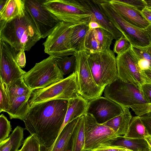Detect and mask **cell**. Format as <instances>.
I'll list each match as a JSON object with an SVG mask.
<instances>
[{
	"mask_svg": "<svg viewBox=\"0 0 151 151\" xmlns=\"http://www.w3.org/2000/svg\"><path fill=\"white\" fill-rule=\"evenodd\" d=\"M68 100H53L30 107L23 121L25 129L34 135L42 150L50 148L57 139L64 122Z\"/></svg>",
	"mask_w": 151,
	"mask_h": 151,
	"instance_id": "1",
	"label": "cell"
},
{
	"mask_svg": "<svg viewBox=\"0 0 151 151\" xmlns=\"http://www.w3.org/2000/svg\"><path fill=\"white\" fill-rule=\"evenodd\" d=\"M0 39L18 52L22 50H29L42 38L26 10L22 17L7 21H0Z\"/></svg>",
	"mask_w": 151,
	"mask_h": 151,
	"instance_id": "2",
	"label": "cell"
},
{
	"mask_svg": "<svg viewBox=\"0 0 151 151\" xmlns=\"http://www.w3.org/2000/svg\"><path fill=\"white\" fill-rule=\"evenodd\" d=\"M43 5L61 21L79 24L90 21L91 14L84 0H45Z\"/></svg>",
	"mask_w": 151,
	"mask_h": 151,
	"instance_id": "3",
	"label": "cell"
},
{
	"mask_svg": "<svg viewBox=\"0 0 151 151\" xmlns=\"http://www.w3.org/2000/svg\"><path fill=\"white\" fill-rule=\"evenodd\" d=\"M57 59L49 56L36 63L22 78L25 83L32 91L44 88L64 79L58 67Z\"/></svg>",
	"mask_w": 151,
	"mask_h": 151,
	"instance_id": "4",
	"label": "cell"
},
{
	"mask_svg": "<svg viewBox=\"0 0 151 151\" xmlns=\"http://www.w3.org/2000/svg\"><path fill=\"white\" fill-rule=\"evenodd\" d=\"M88 53V62L94 80L101 87L118 78L116 57L110 49L96 53Z\"/></svg>",
	"mask_w": 151,
	"mask_h": 151,
	"instance_id": "5",
	"label": "cell"
},
{
	"mask_svg": "<svg viewBox=\"0 0 151 151\" xmlns=\"http://www.w3.org/2000/svg\"><path fill=\"white\" fill-rule=\"evenodd\" d=\"M79 94L76 72L66 78L44 88L33 91L28 101L30 107L53 100H68L78 97Z\"/></svg>",
	"mask_w": 151,
	"mask_h": 151,
	"instance_id": "6",
	"label": "cell"
},
{
	"mask_svg": "<svg viewBox=\"0 0 151 151\" xmlns=\"http://www.w3.org/2000/svg\"><path fill=\"white\" fill-rule=\"evenodd\" d=\"M98 1L112 24L127 39L131 45L146 47L150 44L146 29L139 28L126 21L111 7L109 0Z\"/></svg>",
	"mask_w": 151,
	"mask_h": 151,
	"instance_id": "7",
	"label": "cell"
},
{
	"mask_svg": "<svg viewBox=\"0 0 151 151\" xmlns=\"http://www.w3.org/2000/svg\"><path fill=\"white\" fill-rule=\"evenodd\" d=\"M78 24L61 22L43 43L45 53L57 59L74 55L76 52L71 47L70 38Z\"/></svg>",
	"mask_w": 151,
	"mask_h": 151,
	"instance_id": "8",
	"label": "cell"
},
{
	"mask_svg": "<svg viewBox=\"0 0 151 151\" xmlns=\"http://www.w3.org/2000/svg\"><path fill=\"white\" fill-rule=\"evenodd\" d=\"M104 97L120 105L123 108L148 103L140 88L129 83L123 81L118 77L105 87Z\"/></svg>",
	"mask_w": 151,
	"mask_h": 151,
	"instance_id": "9",
	"label": "cell"
},
{
	"mask_svg": "<svg viewBox=\"0 0 151 151\" xmlns=\"http://www.w3.org/2000/svg\"><path fill=\"white\" fill-rule=\"evenodd\" d=\"M74 55L76 58L75 72L79 95L88 101L101 96L105 88L98 86L94 80L88 62V52L83 50Z\"/></svg>",
	"mask_w": 151,
	"mask_h": 151,
	"instance_id": "10",
	"label": "cell"
},
{
	"mask_svg": "<svg viewBox=\"0 0 151 151\" xmlns=\"http://www.w3.org/2000/svg\"><path fill=\"white\" fill-rule=\"evenodd\" d=\"M84 130L83 151H92L101 145H109L118 136L111 128L99 124L88 114H85Z\"/></svg>",
	"mask_w": 151,
	"mask_h": 151,
	"instance_id": "11",
	"label": "cell"
},
{
	"mask_svg": "<svg viewBox=\"0 0 151 151\" xmlns=\"http://www.w3.org/2000/svg\"><path fill=\"white\" fill-rule=\"evenodd\" d=\"M45 0H25L26 10L30 14L42 38L47 37L61 21L43 5Z\"/></svg>",
	"mask_w": 151,
	"mask_h": 151,
	"instance_id": "12",
	"label": "cell"
},
{
	"mask_svg": "<svg viewBox=\"0 0 151 151\" xmlns=\"http://www.w3.org/2000/svg\"><path fill=\"white\" fill-rule=\"evenodd\" d=\"M18 52L7 42L0 39V79L7 85L22 77L26 73L16 61Z\"/></svg>",
	"mask_w": 151,
	"mask_h": 151,
	"instance_id": "13",
	"label": "cell"
},
{
	"mask_svg": "<svg viewBox=\"0 0 151 151\" xmlns=\"http://www.w3.org/2000/svg\"><path fill=\"white\" fill-rule=\"evenodd\" d=\"M118 77L124 82L133 84L140 88L146 83L137 60L130 47L116 57Z\"/></svg>",
	"mask_w": 151,
	"mask_h": 151,
	"instance_id": "14",
	"label": "cell"
},
{
	"mask_svg": "<svg viewBox=\"0 0 151 151\" xmlns=\"http://www.w3.org/2000/svg\"><path fill=\"white\" fill-rule=\"evenodd\" d=\"M124 108L111 100L100 96L88 101L85 114L91 115L103 124L122 114Z\"/></svg>",
	"mask_w": 151,
	"mask_h": 151,
	"instance_id": "15",
	"label": "cell"
},
{
	"mask_svg": "<svg viewBox=\"0 0 151 151\" xmlns=\"http://www.w3.org/2000/svg\"><path fill=\"white\" fill-rule=\"evenodd\" d=\"M111 7L126 21L139 28L146 29L150 24L145 19L141 11L129 5L118 1L109 0Z\"/></svg>",
	"mask_w": 151,
	"mask_h": 151,
	"instance_id": "16",
	"label": "cell"
},
{
	"mask_svg": "<svg viewBox=\"0 0 151 151\" xmlns=\"http://www.w3.org/2000/svg\"><path fill=\"white\" fill-rule=\"evenodd\" d=\"M84 1L91 14L90 22L95 21L97 22L102 28L110 32L116 40L123 35L112 24L101 8L98 0Z\"/></svg>",
	"mask_w": 151,
	"mask_h": 151,
	"instance_id": "17",
	"label": "cell"
},
{
	"mask_svg": "<svg viewBox=\"0 0 151 151\" xmlns=\"http://www.w3.org/2000/svg\"><path fill=\"white\" fill-rule=\"evenodd\" d=\"M79 117L65 126L50 148L41 151H72L73 133Z\"/></svg>",
	"mask_w": 151,
	"mask_h": 151,
	"instance_id": "18",
	"label": "cell"
},
{
	"mask_svg": "<svg viewBox=\"0 0 151 151\" xmlns=\"http://www.w3.org/2000/svg\"><path fill=\"white\" fill-rule=\"evenodd\" d=\"M32 92L17 97L10 101L9 108L6 112L10 119L24 121L30 109L28 101Z\"/></svg>",
	"mask_w": 151,
	"mask_h": 151,
	"instance_id": "19",
	"label": "cell"
},
{
	"mask_svg": "<svg viewBox=\"0 0 151 151\" xmlns=\"http://www.w3.org/2000/svg\"><path fill=\"white\" fill-rule=\"evenodd\" d=\"M88 102L80 96L68 100L67 111L59 134L67 124L85 114Z\"/></svg>",
	"mask_w": 151,
	"mask_h": 151,
	"instance_id": "20",
	"label": "cell"
},
{
	"mask_svg": "<svg viewBox=\"0 0 151 151\" xmlns=\"http://www.w3.org/2000/svg\"><path fill=\"white\" fill-rule=\"evenodd\" d=\"M25 11V0H7L4 7L0 12V21L20 18L24 16Z\"/></svg>",
	"mask_w": 151,
	"mask_h": 151,
	"instance_id": "21",
	"label": "cell"
},
{
	"mask_svg": "<svg viewBox=\"0 0 151 151\" xmlns=\"http://www.w3.org/2000/svg\"><path fill=\"white\" fill-rule=\"evenodd\" d=\"M132 117L129 108H125L120 115L103 124L111 128L117 136H124L127 132Z\"/></svg>",
	"mask_w": 151,
	"mask_h": 151,
	"instance_id": "22",
	"label": "cell"
},
{
	"mask_svg": "<svg viewBox=\"0 0 151 151\" xmlns=\"http://www.w3.org/2000/svg\"><path fill=\"white\" fill-rule=\"evenodd\" d=\"M109 145L123 147L131 151H150L145 138H132L118 136Z\"/></svg>",
	"mask_w": 151,
	"mask_h": 151,
	"instance_id": "23",
	"label": "cell"
},
{
	"mask_svg": "<svg viewBox=\"0 0 151 151\" xmlns=\"http://www.w3.org/2000/svg\"><path fill=\"white\" fill-rule=\"evenodd\" d=\"M24 129L17 126L8 137L0 142V151H18L24 141Z\"/></svg>",
	"mask_w": 151,
	"mask_h": 151,
	"instance_id": "24",
	"label": "cell"
},
{
	"mask_svg": "<svg viewBox=\"0 0 151 151\" xmlns=\"http://www.w3.org/2000/svg\"><path fill=\"white\" fill-rule=\"evenodd\" d=\"M88 24H79L73 29L70 36V44L72 48L76 52L84 50L85 39L89 29Z\"/></svg>",
	"mask_w": 151,
	"mask_h": 151,
	"instance_id": "25",
	"label": "cell"
},
{
	"mask_svg": "<svg viewBox=\"0 0 151 151\" xmlns=\"http://www.w3.org/2000/svg\"><path fill=\"white\" fill-rule=\"evenodd\" d=\"M85 114L79 117L73 133L72 151H83L85 144Z\"/></svg>",
	"mask_w": 151,
	"mask_h": 151,
	"instance_id": "26",
	"label": "cell"
},
{
	"mask_svg": "<svg viewBox=\"0 0 151 151\" xmlns=\"http://www.w3.org/2000/svg\"><path fill=\"white\" fill-rule=\"evenodd\" d=\"M149 135L139 116L132 117L127 133L124 136L132 138H145Z\"/></svg>",
	"mask_w": 151,
	"mask_h": 151,
	"instance_id": "27",
	"label": "cell"
},
{
	"mask_svg": "<svg viewBox=\"0 0 151 151\" xmlns=\"http://www.w3.org/2000/svg\"><path fill=\"white\" fill-rule=\"evenodd\" d=\"M7 86L10 102L14 98L29 94L33 91L25 83L22 77L14 81Z\"/></svg>",
	"mask_w": 151,
	"mask_h": 151,
	"instance_id": "28",
	"label": "cell"
},
{
	"mask_svg": "<svg viewBox=\"0 0 151 151\" xmlns=\"http://www.w3.org/2000/svg\"><path fill=\"white\" fill-rule=\"evenodd\" d=\"M94 35L99 43L102 50L110 49L112 41L114 39L111 34L102 28L92 29Z\"/></svg>",
	"mask_w": 151,
	"mask_h": 151,
	"instance_id": "29",
	"label": "cell"
},
{
	"mask_svg": "<svg viewBox=\"0 0 151 151\" xmlns=\"http://www.w3.org/2000/svg\"><path fill=\"white\" fill-rule=\"evenodd\" d=\"M57 65L64 76L75 72L76 58L74 55L56 60Z\"/></svg>",
	"mask_w": 151,
	"mask_h": 151,
	"instance_id": "30",
	"label": "cell"
},
{
	"mask_svg": "<svg viewBox=\"0 0 151 151\" xmlns=\"http://www.w3.org/2000/svg\"><path fill=\"white\" fill-rule=\"evenodd\" d=\"M84 50L90 53H96L102 51L92 29H89L86 35L84 42Z\"/></svg>",
	"mask_w": 151,
	"mask_h": 151,
	"instance_id": "31",
	"label": "cell"
},
{
	"mask_svg": "<svg viewBox=\"0 0 151 151\" xmlns=\"http://www.w3.org/2000/svg\"><path fill=\"white\" fill-rule=\"evenodd\" d=\"M10 107L7 85L0 79V112H6Z\"/></svg>",
	"mask_w": 151,
	"mask_h": 151,
	"instance_id": "32",
	"label": "cell"
},
{
	"mask_svg": "<svg viewBox=\"0 0 151 151\" xmlns=\"http://www.w3.org/2000/svg\"><path fill=\"white\" fill-rule=\"evenodd\" d=\"M18 151H41V145L36 137L30 134L24 141L22 148Z\"/></svg>",
	"mask_w": 151,
	"mask_h": 151,
	"instance_id": "33",
	"label": "cell"
},
{
	"mask_svg": "<svg viewBox=\"0 0 151 151\" xmlns=\"http://www.w3.org/2000/svg\"><path fill=\"white\" fill-rule=\"evenodd\" d=\"M11 131L10 122L3 114H1L0 116V142L8 137Z\"/></svg>",
	"mask_w": 151,
	"mask_h": 151,
	"instance_id": "34",
	"label": "cell"
},
{
	"mask_svg": "<svg viewBox=\"0 0 151 151\" xmlns=\"http://www.w3.org/2000/svg\"><path fill=\"white\" fill-rule=\"evenodd\" d=\"M131 45L127 39L123 35L116 40L113 51L119 55L128 49Z\"/></svg>",
	"mask_w": 151,
	"mask_h": 151,
	"instance_id": "35",
	"label": "cell"
},
{
	"mask_svg": "<svg viewBox=\"0 0 151 151\" xmlns=\"http://www.w3.org/2000/svg\"><path fill=\"white\" fill-rule=\"evenodd\" d=\"M130 48L137 61L140 59L146 60L149 62L151 66V56L147 50L146 47H141L131 45Z\"/></svg>",
	"mask_w": 151,
	"mask_h": 151,
	"instance_id": "36",
	"label": "cell"
},
{
	"mask_svg": "<svg viewBox=\"0 0 151 151\" xmlns=\"http://www.w3.org/2000/svg\"><path fill=\"white\" fill-rule=\"evenodd\" d=\"M137 116H141L151 112V103L144 104L130 107Z\"/></svg>",
	"mask_w": 151,
	"mask_h": 151,
	"instance_id": "37",
	"label": "cell"
},
{
	"mask_svg": "<svg viewBox=\"0 0 151 151\" xmlns=\"http://www.w3.org/2000/svg\"><path fill=\"white\" fill-rule=\"evenodd\" d=\"M118 1L134 7L141 11L147 6L145 0H117Z\"/></svg>",
	"mask_w": 151,
	"mask_h": 151,
	"instance_id": "38",
	"label": "cell"
},
{
	"mask_svg": "<svg viewBox=\"0 0 151 151\" xmlns=\"http://www.w3.org/2000/svg\"><path fill=\"white\" fill-rule=\"evenodd\" d=\"M140 89L148 103H151V83H144L141 86Z\"/></svg>",
	"mask_w": 151,
	"mask_h": 151,
	"instance_id": "39",
	"label": "cell"
},
{
	"mask_svg": "<svg viewBox=\"0 0 151 151\" xmlns=\"http://www.w3.org/2000/svg\"><path fill=\"white\" fill-rule=\"evenodd\" d=\"M125 148L110 145H101L92 151H124Z\"/></svg>",
	"mask_w": 151,
	"mask_h": 151,
	"instance_id": "40",
	"label": "cell"
},
{
	"mask_svg": "<svg viewBox=\"0 0 151 151\" xmlns=\"http://www.w3.org/2000/svg\"><path fill=\"white\" fill-rule=\"evenodd\" d=\"M24 50H22L17 53L16 58V61L21 68H24L26 64V59Z\"/></svg>",
	"mask_w": 151,
	"mask_h": 151,
	"instance_id": "41",
	"label": "cell"
},
{
	"mask_svg": "<svg viewBox=\"0 0 151 151\" xmlns=\"http://www.w3.org/2000/svg\"><path fill=\"white\" fill-rule=\"evenodd\" d=\"M139 117L147 129L149 135L151 136V117L145 115Z\"/></svg>",
	"mask_w": 151,
	"mask_h": 151,
	"instance_id": "42",
	"label": "cell"
},
{
	"mask_svg": "<svg viewBox=\"0 0 151 151\" xmlns=\"http://www.w3.org/2000/svg\"><path fill=\"white\" fill-rule=\"evenodd\" d=\"M138 66L142 70L151 68V64L149 61L145 59H140L137 61Z\"/></svg>",
	"mask_w": 151,
	"mask_h": 151,
	"instance_id": "43",
	"label": "cell"
},
{
	"mask_svg": "<svg viewBox=\"0 0 151 151\" xmlns=\"http://www.w3.org/2000/svg\"><path fill=\"white\" fill-rule=\"evenodd\" d=\"M141 12L145 19L151 24V7L147 6Z\"/></svg>",
	"mask_w": 151,
	"mask_h": 151,
	"instance_id": "44",
	"label": "cell"
},
{
	"mask_svg": "<svg viewBox=\"0 0 151 151\" xmlns=\"http://www.w3.org/2000/svg\"><path fill=\"white\" fill-rule=\"evenodd\" d=\"M141 72L146 83H151V68L145 70H142Z\"/></svg>",
	"mask_w": 151,
	"mask_h": 151,
	"instance_id": "45",
	"label": "cell"
},
{
	"mask_svg": "<svg viewBox=\"0 0 151 151\" xmlns=\"http://www.w3.org/2000/svg\"><path fill=\"white\" fill-rule=\"evenodd\" d=\"M89 29H94L99 28H102L97 22L95 21H90L88 24Z\"/></svg>",
	"mask_w": 151,
	"mask_h": 151,
	"instance_id": "46",
	"label": "cell"
},
{
	"mask_svg": "<svg viewBox=\"0 0 151 151\" xmlns=\"http://www.w3.org/2000/svg\"><path fill=\"white\" fill-rule=\"evenodd\" d=\"M147 141L150 148V151H151V136L148 135L145 138Z\"/></svg>",
	"mask_w": 151,
	"mask_h": 151,
	"instance_id": "47",
	"label": "cell"
},
{
	"mask_svg": "<svg viewBox=\"0 0 151 151\" xmlns=\"http://www.w3.org/2000/svg\"><path fill=\"white\" fill-rule=\"evenodd\" d=\"M7 0H0V12H1L4 7Z\"/></svg>",
	"mask_w": 151,
	"mask_h": 151,
	"instance_id": "48",
	"label": "cell"
},
{
	"mask_svg": "<svg viewBox=\"0 0 151 151\" xmlns=\"http://www.w3.org/2000/svg\"><path fill=\"white\" fill-rule=\"evenodd\" d=\"M146 29L148 32V34L151 42V24L146 28Z\"/></svg>",
	"mask_w": 151,
	"mask_h": 151,
	"instance_id": "49",
	"label": "cell"
},
{
	"mask_svg": "<svg viewBox=\"0 0 151 151\" xmlns=\"http://www.w3.org/2000/svg\"><path fill=\"white\" fill-rule=\"evenodd\" d=\"M147 50L151 56V43L148 46L146 47Z\"/></svg>",
	"mask_w": 151,
	"mask_h": 151,
	"instance_id": "50",
	"label": "cell"
},
{
	"mask_svg": "<svg viewBox=\"0 0 151 151\" xmlns=\"http://www.w3.org/2000/svg\"><path fill=\"white\" fill-rule=\"evenodd\" d=\"M147 6L151 7V0H145Z\"/></svg>",
	"mask_w": 151,
	"mask_h": 151,
	"instance_id": "51",
	"label": "cell"
},
{
	"mask_svg": "<svg viewBox=\"0 0 151 151\" xmlns=\"http://www.w3.org/2000/svg\"><path fill=\"white\" fill-rule=\"evenodd\" d=\"M145 115L151 117V112H149Z\"/></svg>",
	"mask_w": 151,
	"mask_h": 151,
	"instance_id": "52",
	"label": "cell"
},
{
	"mask_svg": "<svg viewBox=\"0 0 151 151\" xmlns=\"http://www.w3.org/2000/svg\"><path fill=\"white\" fill-rule=\"evenodd\" d=\"M124 151H131L127 149V150Z\"/></svg>",
	"mask_w": 151,
	"mask_h": 151,
	"instance_id": "53",
	"label": "cell"
},
{
	"mask_svg": "<svg viewBox=\"0 0 151 151\" xmlns=\"http://www.w3.org/2000/svg\"></svg>",
	"mask_w": 151,
	"mask_h": 151,
	"instance_id": "54",
	"label": "cell"
}]
</instances>
